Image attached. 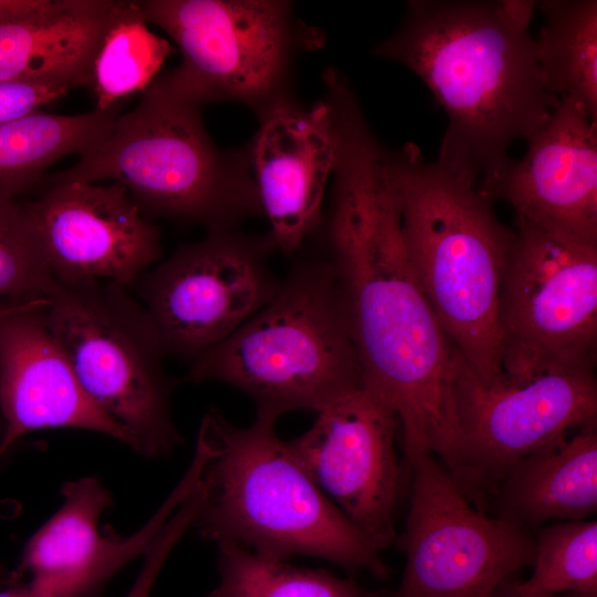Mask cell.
Segmentation results:
<instances>
[{
    "label": "cell",
    "instance_id": "obj_6",
    "mask_svg": "<svg viewBox=\"0 0 597 597\" xmlns=\"http://www.w3.org/2000/svg\"><path fill=\"white\" fill-rule=\"evenodd\" d=\"M187 379L244 392L256 417L318 412L365 386L328 260L297 262L276 294L224 341L191 360Z\"/></svg>",
    "mask_w": 597,
    "mask_h": 597
},
{
    "label": "cell",
    "instance_id": "obj_12",
    "mask_svg": "<svg viewBox=\"0 0 597 597\" xmlns=\"http://www.w3.org/2000/svg\"><path fill=\"white\" fill-rule=\"evenodd\" d=\"M499 296L501 364L596 363L597 243L515 217Z\"/></svg>",
    "mask_w": 597,
    "mask_h": 597
},
{
    "label": "cell",
    "instance_id": "obj_8",
    "mask_svg": "<svg viewBox=\"0 0 597 597\" xmlns=\"http://www.w3.org/2000/svg\"><path fill=\"white\" fill-rule=\"evenodd\" d=\"M45 313L80 385L125 429L130 449L149 458L170 453L182 440L170 412L174 383L142 302L111 282H56Z\"/></svg>",
    "mask_w": 597,
    "mask_h": 597
},
{
    "label": "cell",
    "instance_id": "obj_23",
    "mask_svg": "<svg viewBox=\"0 0 597 597\" xmlns=\"http://www.w3.org/2000/svg\"><path fill=\"white\" fill-rule=\"evenodd\" d=\"M171 44L148 28L138 1L124 4L107 28L91 67L95 107L104 111L140 93L172 53Z\"/></svg>",
    "mask_w": 597,
    "mask_h": 597
},
{
    "label": "cell",
    "instance_id": "obj_26",
    "mask_svg": "<svg viewBox=\"0 0 597 597\" xmlns=\"http://www.w3.org/2000/svg\"><path fill=\"white\" fill-rule=\"evenodd\" d=\"M55 283L22 202L0 197V302L46 296Z\"/></svg>",
    "mask_w": 597,
    "mask_h": 597
},
{
    "label": "cell",
    "instance_id": "obj_13",
    "mask_svg": "<svg viewBox=\"0 0 597 597\" xmlns=\"http://www.w3.org/2000/svg\"><path fill=\"white\" fill-rule=\"evenodd\" d=\"M316 413L289 444L321 491L380 552L396 540L404 485L397 415L366 386Z\"/></svg>",
    "mask_w": 597,
    "mask_h": 597
},
{
    "label": "cell",
    "instance_id": "obj_4",
    "mask_svg": "<svg viewBox=\"0 0 597 597\" xmlns=\"http://www.w3.org/2000/svg\"><path fill=\"white\" fill-rule=\"evenodd\" d=\"M274 426L255 417L238 427L216 408L205 415L198 434L210 455L193 523L200 536L268 558L312 556L388 576L379 552L321 491Z\"/></svg>",
    "mask_w": 597,
    "mask_h": 597
},
{
    "label": "cell",
    "instance_id": "obj_24",
    "mask_svg": "<svg viewBox=\"0 0 597 597\" xmlns=\"http://www.w3.org/2000/svg\"><path fill=\"white\" fill-rule=\"evenodd\" d=\"M217 586L207 597H378L352 578L260 556L235 544H218Z\"/></svg>",
    "mask_w": 597,
    "mask_h": 597
},
{
    "label": "cell",
    "instance_id": "obj_32",
    "mask_svg": "<svg viewBox=\"0 0 597 597\" xmlns=\"http://www.w3.org/2000/svg\"><path fill=\"white\" fill-rule=\"evenodd\" d=\"M11 583V573L0 565V586L9 585Z\"/></svg>",
    "mask_w": 597,
    "mask_h": 597
},
{
    "label": "cell",
    "instance_id": "obj_16",
    "mask_svg": "<svg viewBox=\"0 0 597 597\" xmlns=\"http://www.w3.org/2000/svg\"><path fill=\"white\" fill-rule=\"evenodd\" d=\"M45 297L0 302V459L23 436L53 428L98 432L130 448L125 429L80 385L48 324Z\"/></svg>",
    "mask_w": 597,
    "mask_h": 597
},
{
    "label": "cell",
    "instance_id": "obj_3",
    "mask_svg": "<svg viewBox=\"0 0 597 597\" xmlns=\"http://www.w3.org/2000/svg\"><path fill=\"white\" fill-rule=\"evenodd\" d=\"M408 258L455 350L482 379L501 371L499 296L514 230L478 186L417 145L384 149Z\"/></svg>",
    "mask_w": 597,
    "mask_h": 597
},
{
    "label": "cell",
    "instance_id": "obj_2",
    "mask_svg": "<svg viewBox=\"0 0 597 597\" xmlns=\"http://www.w3.org/2000/svg\"><path fill=\"white\" fill-rule=\"evenodd\" d=\"M371 53L429 87L448 116L437 163L476 186L499 174L510 145L527 142L559 100L545 88L534 39L513 30L495 1L410 0Z\"/></svg>",
    "mask_w": 597,
    "mask_h": 597
},
{
    "label": "cell",
    "instance_id": "obj_9",
    "mask_svg": "<svg viewBox=\"0 0 597 597\" xmlns=\"http://www.w3.org/2000/svg\"><path fill=\"white\" fill-rule=\"evenodd\" d=\"M451 391L463 450L461 489L470 483L492 491L522 457L597 422L595 364L511 360L482 379L458 353Z\"/></svg>",
    "mask_w": 597,
    "mask_h": 597
},
{
    "label": "cell",
    "instance_id": "obj_10",
    "mask_svg": "<svg viewBox=\"0 0 597 597\" xmlns=\"http://www.w3.org/2000/svg\"><path fill=\"white\" fill-rule=\"evenodd\" d=\"M406 468L410 502L396 537L406 563L392 597H496L532 567L534 533L478 510L433 454Z\"/></svg>",
    "mask_w": 597,
    "mask_h": 597
},
{
    "label": "cell",
    "instance_id": "obj_5",
    "mask_svg": "<svg viewBox=\"0 0 597 597\" xmlns=\"http://www.w3.org/2000/svg\"><path fill=\"white\" fill-rule=\"evenodd\" d=\"M201 111L160 74L98 144L67 169L46 174L40 186L109 180L122 185L149 220L235 229L262 216L248 154L219 148Z\"/></svg>",
    "mask_w": 597,
    "mask_h": 597
},
{
    "label": "cell",
    "instance_id": "obj_19",
    "mask_svg": "<svg viewBox=\"0 0 597 597\" xmlns=\"http://www.w3.org/2000/svg\"><path fill=\"white\" fill-rule=\"evenodd\" d=\"M495 517L534 533L597 510V422L554 438L517 460L492 490Z\"/></svg>",
    "mask_w": 597,
    "mask_h": 597
},
{
    "label": "cell",
    "instance_id": "obj_34",
    "mask_svg": "<svg viewBox=\"0 0 597 597\" xmlns=\"http://www.w3.org/2000/svg\"><path fill=\"white\" fill-rule=\"evenodd\" d=\"M378 597H392V596H391V593H388V591L387 593H379L378 591Z\"/></svg>",
    "mask_w": 597,
    "mask_h": 597
},
{
    "label": "cell",
    "instance_id": "obj_20",
    "mask_svg": "<svg viewBox=\"0 0 597 597\" xmlns=\"http://www.w3.org/2000/svg\"><path fill=\"white\" fill-rule=\"evenodd\" d=\"M123 4L44 0L34 12L0 22V81L88 87L96 51Z\"/></svg>",
    "mask_w": 597,
    "mask_h": 597
},
{
    "label": "cell",
    "instance_id": "obj_27",
    "mask_svg": "<svg viewBox=\"0 0 597 597\" xmlns=\"http://www.w3.org/2000/svg\"><path fill=\"white\" fill-rule=\"evenodd\" d=\"M189 496L172 514L147 552L144 563L133 586L125 597H149L151 589L174 547L180 541L198 516L200 499Z\"/></svg>",
    "mask_w": 597,
    "mask_h": 597
},
{
    "label": "cell",
    "instance_id": "obj_14",
    "mask_svg": "<svg viewBox=\"0 0 597 597\" xmlns=\"http://www.w3.org/2000/svg\"><path fill=\"white\" fill-rule=\"evenodd\" d=\"M22 202L59 283L101 281L129 287L159 262V229L119 184L71 181Z\"/></svg>",
    "mask_w": 597,
    "mask_h": 597
},
{
    "label": "cell",
    "instance_id": "obj_17",
    "mask_svg": "<svg viewBox=\"0 0 597 597\" xmlns=\"http://www.w3.org/2000/svg\"><path fill=\"white\" fill-rule=\"evenodd\" d=\"M190 494L180 481L151 517L128 536L98 522L112 495L94 476L65 483L60 509L29 538L12 577L33 597H91L148 547Z\"/></svg>",
    "mask_w": 597,
    "mask_h": 597
},
{
    "label": "cell",
    "instance_id": "obj_22",
    "mask_svg": "<svg viewBox=\"0 0 597 597\" xmlns=\"http://www.w3.org/2000/svg\"><path fill=\"white\" fill-rule=\"evenodd\" d=\"M536 9L544 18L534 42L545 88L597 117V1L544 0Z\"/></svg>",
    "mask_w": 597,
    "mask_h": 597
},
{
    "label": "cell",
    "instance_id": "obj_31",
    "mask_svg": "<svg viewBox=\"0 0 597 597\" xmlns=\"http://www.w3.org/2000/svg\"><path fill=\"white\" fill-rule=\"evenodd\" d=\"M0 597H33V595L25 580H18L0 590Z\"/></svg>",
    "mask_w": 597,
    "mask_h": 597
},
{
    "label": "cell",
    "instance_id": "obj_18",
    "mask_svg": "<svg viewBox=\"0 0 597 597\" xmlns=\"http://www.w3.org/2000/svg\"><path fill=\"white\" fill-rule=\"evenodd\" d=\"M478 189L507 201L517 218L597 243V117L561 97L525 155Z\"/></svg>",
    "mask_w": 597,
    "mask_h": 597
},
{
    "label": "cell",
    "instance_id": "obj_21",
    "mask_svg": "<svg viewBox=\"0 0 597 597\" xmlns=\"http://www.w3.org/2000/svg\"><path fill=\"white\" fill-rule=\"evenodd\" d=\"M123 105L76 115L39 111L0 124V197L17 199L40 186L55 161L92 149L107 135Z\"/></svg>",
    "mask_w": 597,
    "mask_h": 597
},
{
    "label": "cell",
    "instance_id": "obj_25",
    "mask_svg": "<svg viewBox=\"0 0 597 597\" xmlns=\"http://www.w3.org/2000/svg\"><path fill=\"white\" fill-rule=\"evenodd\" d=\"M532 575L512 580L496 597H556L597 593V522L567 521L534 532Z\"/></svg>",
    "mask_w": 597,
    "mask_h": 597
},
{
    "label": "cell",
    "instance_id": "obj_1",
    "mask_svg": "<svg viewBox=\"0 0 597 597\" xmlns=\"http://www.w3.org/2000/svg\"><path fill=\"white\" fill-rule=\"evenodd\" d=\"M381 163L383 156L368 148L338 158L326 259L365 386L397 415L405 464L429 452L458 476L463 450L451 391L458 352L411 266Z\"/></svg>",
    "mask_w": 597,
    "mask_h": 597
},
{
    "label": "cell",
    "instance_id": "obj_29",
    "mask_svg": "<svg viewBox=\"0 0 597 597\" xmlns=\"http://www.w3.org/2000/svg\"><path fill=\"white\" fill-rule=\"evenodd\" d=\"M503 20L517 32H530L528 27L537 7L533 0H499L495 1Z\"/></svg>",
    "mask_w": 597,
    "mask_h": 597
},
{
    "label": "cell",
    "instance_id": "obj_11",
    "mask_svg": "<svg viewBox=\"0 0 597 597\" xmlns=\"http://www.w3.org/2000/svg\"><path fill=\"white\" fill-rule=\"evenodd\" d=\"M274 249L269 233L211 230L148 270L138 300L165 355L191 362L264 307L282 282L269 262Z\"/></svg>",
    "mask_w": 597,
    "mask_h": 597
},
{
    "label": "cell",
    "instance_id": "obj_35",
    "mask_svg": "<svg viewBox=\"0 0 597 597\" xmlns=\"http://www.w3.org/2000/svg\"><path fill=\"white\" fill-rule=\"evenodd\" d=\"M2 432H3V422H2V419L0 417V438L2 436Z\"/></svg>",
    "mask_w": 597,
    "mask_h": 597
},
{
    "label": "cell",
    "instance_id": "obj_30",
    "mask_svg": "<svg viewBox=\"0 0 597 597\" xmlns=\"http://www.w3.org/2000/svg\"><path fill=\"white\" fill-rule=\"evenodd\" d=\"M43 2L44 0H0V22L32 13Z\"/></svg>",
    "mask_w": 597,
    "mask_h": 597
},
{
    "label": "cell",
    "instance_id": "obj_15",
    "mask_svg": "<svg viewBox=\"0 0 597 597\" xmlns=\"http://www.w3.org/2000/svg\"><path fill=\"white\" fill-rule=\"evenodd\" d=\"M245 147L262 216L275 249L296 251L323 221L325 188L338 160L334 101L324 95L311 105L295 97L258 118Z\"/></svg>",
    "mask_w": 597,
    "mask_h": 597
},
{
    "label": "cell",
    "instance_id": "obj_33",
    "mask_svg": "<svg viewBox=\"0 0 597 597\" xmlns=\"http://www.w3.org/2000/svg\"><path fill=\"white\" fill-rule=\"evenodd\" d=\"M556 597H597V593H569Z\"/></svg>",
    "mask_w": 597,
    "mask_h": 597
},
{
    "label": "cell",
    "instance_id": "obj_28",
    "mask_svg": "<svg viewBox=\"0 0 597 597\" xmlns=\"http://www.w3.org/2000/svg\"><path fill=\"white\" fill-rule=\"evenodd\" d=\"M73 88L61 82L0 81V124L39 112Z\"/></svg>",
    "mask_w": 597,
    "mask_h": 597
},
{
    "label": "cell",
    "instance_id": "obj_7",
    "mask_svg": "<svg viewBox=\"0 0 597 597\" xmlns=\"http://www.w3.org/2000/svg\"><path fill=\"white\" fill-rule=\"evenodd\" d=\"M145 20L164 30L181 53L161 74L178 94L200 106L233 102L256 118L295 97L298 57L322 49L325 33L283 0H144Z\"/></svg>",
    "mask_w": 597,
    "mask_h": 597
}]
</instances>
